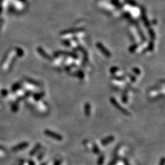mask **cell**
<instances>
[{
  "label": "cell",
  "instance_id": "6da1fadb",
  "mask_svg": "<svg viewBox=\"0 0 165 165\" xmlns=\"http://www.w3.org/2000/svg\"><path fill=\"white\" fill-rule=\"evenodd\" d=\"M45 133L47 136H48L54 139H56V140L61 141L62 139H63V138H62V136L59 135V134L55 133V132H53L50 131V130H46L45 131Z\"/></svg>",
  "mask_w": 165,
  "mask_h": 165
},
{
  "label": "cell",
  "instance_id": "9c48e42d",
  "mask_svg": "<svg viewBox=\"0 0 165 165\" xmlns=\"http://www.w3.org/2000/svg\"><path fill=\"white\" fill-rule=\"evenodd\" d=\"M60 162H61L60 161H56V163H55L54 165H60Z\"/></svg>",
  "mask_w": 165,
  "mask_h": 165
},
{
  "label": "cell",
  "instance_id": "52a82bcc",
  "mask_svg": "<svg viewBox=\"0 0 165 165\" xmlns=\"http://www.w3.org/2000/svg\"><path fill=\"white\" fill-rule=\"evenodd\" d=\"M159 165H164V158H161L160 161Z\"/></svg>",
  "mask_w": 165,
  "mask_h": 165
},
{
  "label": "cell",
  "instance_id": "3957f363",
  "mask_svg": "<svg viewBox=\"0 0 165 165\" xmlns=\"http://www.w3.org/2000/svg\"><path fill=\"white\" fill-rule=\"evenodd\" d=\"M112 102H113V103L114 104V105H115L116 106V107H117V108H118V109H120L121 111H122V112H123V113H125V114H128V112H127V111H126L125 109H124V108H122V107H121V106H119V104H117V103L116 102V101L113 100H112Z\"/></svg>",
  "mask_w": 165,
  "mask_h": 165
},
{
  "label": "cell",
  "instance_id": "5b68a950",
  "mask_svg": "<svg viewBox=\"0 0 165 165\" xmlns=\"http://www.w3.org/2000/svg\"><path fill=\"white\" fill-rule=\"evenodd\" d=\"M90 113V106L89 104H86L85 105V114L87 116Z\"/></svg>",
  "mask_w": 165,
  "mask_h": 165
},
{
  "label": "cell",
  "instance_id": "8992f818",
  "mask_svg": "<svg viewBox=\"0 0 165 165\" xmlns=\"http://www.w3.org/2000/svg\"><path fill=\"white\" fill-rule=\"evenodd\" d=\"M93 150H94V152L95 153H98L99 152H100V150H99L98 146H97V145H94V146Z\"/></svg>",
  "mask_w": 165,
  "mask_h": 165
},
{
  "label": "cell",
  "instance_id": "ba28073f",
  "mask_svg": "<svg viewBox=\"0 0 165 165\" xmlns=\"http://www.w3.org/2000/svg\"><path fill=\"white\" fill-rule=\"evenodd\" d=\"M115 163H116V160H114L112 161L108 165H114Z\"/></svg>",
  "mask_w": 165,
  "mask_h": 165
},
{
  "label": "cell",
  "instance_id": "7a4b0ae2",
  "mask_svg": "<svg viewBox=\"0 0 165 165\" xmlns=\"http://www.w3.org/2000/svg\"><path fill=\"white\" fill-rule=\"evenodd\" d=\"M114 139V137L113 136H109L106 137L103 139V140H102V142H102L103 145H106L110 142H113Z\"/></svg>",
  "mask_w": 165,
  "mask_h": 165
},
{
  "label": "cell",
  "instance_id": "277c9868",
  "mask_svg": "<svg viewBox=\"0 0 165 165\" xmlns=\"http://www.w3.org/2000/svg\"><path fill=\"white\" fill-rule=\"evenodd\" d=\"M103 162H104V156L102 155L99 157L98 161H97V164H98V165H102Z\"/></svg>",
  "mask_w": 165,
  "mask_h": 165
},
{
  "label": "cell",
  "instance_id": "30bf717a",
  "mask_svg": "<svg viewBox=\"0 0 165 165\" xmlns=\"http://www.w3.org/2000/svg\"><path fill=\"white\" fill-rule=\"evenodd\" d=\"M124 163H125V165H130L129 164V163H128V162L126 160H124Z\"/></svg>",
  "mask_w": 165,
  "mask_h": 165
}]
</instances>
